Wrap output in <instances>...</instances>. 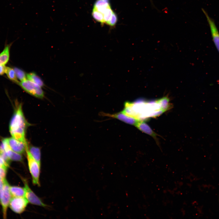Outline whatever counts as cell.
I'll return each instance as SVG.
<instances>
[{
    "mask_svg": "<svg viewBox=\"0 0 219 219\" xmlns=\"http://www.w3.org/2000/svg\"><path fill=\"white\" fill-rule=\"evenodd\" d=\"M29 124L26 119L21 104H16L14 112L10 121L9 130L12 137L25 144L26 129Z\"/></svg>",
    "mask_w": 219,
    "mask_h": 219,
    "instance_id": "obj_1",
    "label": "cell"
},
{
    "mask_svg": "<svg viewBox=\"0 0 219 219\" xmlns=\"http://www.w3.org/2000/svg\"><path fill=\"white\" fill-rule=\"evenodd\" d=\"M28 168L31 176L32 182L34 185L40 186V176L41 165L34 159L30 154L28 144L26 146V151Z\"/></svg>",
    "mask_w": 219,
    "mask_h": 219,
    "instance_id": "obj_2",
    "label": "cell"
},
{
    "mask_svg": "<svg viewBox=\"0 0 219 219\" xmlns=\"http://www.w3.org/2000/svg\"><path fill=\"white\" fill-rule=\"evenodd\" d=\"M18 84L27 92L36 97L42 99L44 97V92L41 87L29 80L19 82Z\"/></svg>",
    "mask_w": 219,
    "mask_h": 219,
    "instance_id": "obj_3",
    "label": "cell"
},
{
    "mask_svg": "<svg viewBox=\"0 0 219 219\" xmlns=\"http://www.w3.org/2000/svg\"><path fill=\"white\" fill-rule=\"evenodd\" d=\"M10 186L5 179L4 180V185L1 194L0 203L2 205L3 217L6 218L7 208L12 198L9 190Z\"/></svg>",
    "mask_w": 219,
    "mask_h": 219,
    "instance_id": "obj_4",
    "label": "cell"
},
{
    "mask_svg": "<svg viewBox=\"0 0 219 219\" xmlns=\"http://www.w3.org/2000/svg\"><path fill=\"white\" fill-rule=\"evenodd\" d=\"M22 180L24 186L25 197L29 203L33 205L43 207H47V205L43 203L41 199L38 197L30 187L27 180L24 179H22Z\"/></svg>",
    "mask_w": 219,
    "mask_h": 219,
    "instance_id": "obj_5",
    "label": "cell"
},
{
    "mask_svg": "<svg viewBox=\"0 0 219 219\" xmlns=\"http://www.w3.org/2000/svg\"><path fill=\"white\" fill-rule=\"evenodd\" d=\"M28 203L24 197H13L11 200L9 206L13 211L20 214L24 211Z\"/></svg>",
    "mask_w": 219,
    "mask_h": 219,
    "instance_id": "obj_6",
    "label": "cell"
},
{
    "mask_svg": "<svg viewBox=\"0 0 219 219\" xmlns=\"http://www.w3.org/2000/svg\"><path fill=\"white\" fill-rule=\"evenodd\" d=\"M210 26L212 38L217 51L219 53V32L214 20L208 15L207 12L202 9Z\"/></svg>",
    "mask_w": 219,
    "mask_h": 219,
    "instance_id": "obj_7",
    "label": "cell"
},
{
    "mask_svg": "<svg viewBox=\"0 0 219 219\" xmlns=\"http://www.w3.org/2000/svg\"><path fill=\"white\" fill-rule=\"evenodd\" d=\"M5 138L10 148L13 151L21 154L26 151L27 143L25 144L13 137Z\"/></svg>",
    "mask_w": 219,
    "mask_h": 219,
    "instance_id": "obj_8",
    "label": "cell"
},
{
    "mask_svg": "<svg viewBox=\"0 0 219 219\" xmlns=\"http://www.w3.org/2000/svg\"><path fill=\"white\" fill-rule=\"evenodd\" d=\"M101 114L105 116L115 118L126 123L134 125L139 120L134 118L128 116L122 112L113 114L102 113Z\"/></svg>",
    "mask_w": 219,
    "mask_h": 219,
    "instance_id": "obj_9",
    "label": "cell"
},
{
    "mask_svg": "<svg viewBox=\"0 0 219 219\" xmlns=\"http://www.w3.org/2000/svg\"><path fill=\"white\" fill-rule=\"evenodd\" d=\"M135 126L141 131L151 136L155 139H157V134L144 121L139 120Z\"/></svg>",
    "mask_w": 219,
    "mask_h": 219,
    "instance_id": "obj_10",
    "label": "cell"
},
{
    "mask_svg": "<svg viewBox=\"0 0 219 219\" xmlns=\"http://www.w3.org/2000/svg\"><path fill=\"white\" fill-rule=\"evenodd\" d=\"M110 5L109 2L104 0H96L95 2L93 8L102 13L103 14Z\"/></svg>",
    "mask_w": 219,
    "mask_h": 219,
    "instance_id": "obj_11",
    "label": "cell"
},
{
    "mask_svg": "<svg viewBox=\"0 0 219 219\" xmlns=\"http://www.w3.org/2000/svg\"><path fill=\"white\" fill-rule=\"evenodd\" d=\"M10 44L7 45L0 53V65H5L9 61Z\"/></svg>",
    "mask_w": 219,
    "mask_h": 219,
    "instance_id": "obj_12",
    "label": "cell"
},
{
    "mask_svg": "<svg viewBox=\"0 0 219 219\" xmlns=\"http://www.w3.org/2000/svg\"><path fill=\"white\" fill-rule=\"evenodd\" d=\"M28 149L33 158L41 165V153L40 148L31 145L28 146Z\"/></svg>",
    "mask_w": 219,
    "mask_h": 219,
    "instance_id": "obj_13",
    "label": "cell"
},
{
    "mask_svg": "<svg viewBox=\"0 0 219 219\" xmlns=\"http://www.w3.org/2000/svg\"><path fill=\"white\" fill-rule=\"evenodd\" d=\"M9 190L12 197H24L25 190L24 188L12 186H9Z\"/></svg>",
    "mask_w": 219,
    "mask_h": 219,
    "instance_id": "obj_14",
    "label": "cell"
},
{
    "mask_svg": "<svg viewBox=\"0 0 219 219\" xmlns=\"http://www.w3.org/2000/svg\"><path fill=\"white\" fill-rule=\"evenodd\" d=\"M10 161L22 162L23 157L21 154L16 152L11 149L5 151Z\"/></svg>",
    "mask_w": 219,
    "mask_h": 219,
    "instance_id": "obj_15",
    "label": "cell"
},
{
    "mask_svg": "<svg viewBox=\"0 0 219 219\" xmlns=\"http://www.w3.org/2000/svg\"><path fill=\"white\" fill-rule=\"evenodd\" d=\"M28 79L32 82L42 87L44 85L43 82L41 78L34 72L26 74Z\"/></svg>",
    "mask_w": 219,
    "mask_h": 219,
    "instance_id": "obj_16",
    "label": "cell"
},
{
    "mask_svg": "<svg viewBox=\"0 0 219 219\" xmlns=\"http://www.w3.org/2000/svg\"><path fill=\"white\" fill-rule=\"evenodd\" d=\"M156 103L160 106V109L164 112L168 110L170 107L169 100L166 97H164L158 100Z\"/></svg>",
    "mask_w": 219,
    "mask_h": 219,
    "instance_id": "obj_17",
    "label": "cell"
},
{
    "mask_svg": "<svg viewBox=\"0 0 219 219\" xmlns=\"http://www.w3.org/2000/svg\"><path fill=\"white\" fill-rule=\"evenodd\" d=\"M5 74L10 80L15 83H19V82L17 79L14 69L6 67Z\"/></svg>",
    "mask_w": 219,
    "mask_h": 219,
    "instance_id": "obj_18",
    "label": "cell"
},
{
    "mask_svg": "<svg viewBox=\"0 0 219 219\" xmlns=\"http://www.w3.org/2000/svg\"><path fill=\"white\" fill-rule=\"evenodd\" d=\"M93 18L98 22L104 24L103 14L95 9H93L92 13Z\"/></svg>",
    "mask_w": 219,
    "mask_h": 219,
    "instance_id": "obj_19",
    "label": "cell"
},
{
    "mask_svg": "<svg viewBox=\"0 0 219 219\" xmlns=\"http://www.w3.org/2000/svg\"><path fill=\"white\" fill-rule=\"evenodd\" d=\"M14 69L17 79L21 81L26 79V75L24 71L18 68H14Z\"/></svg>",
    "mask_w": 219,
    "mask_h": 219,
    "instance_id": "obj_20",
    "label": "cell"
},
{
    "mask_svg": "<svg viewBox=\"0 0 219 219\" xmlns=\"http://www.w3.org/2000/svg\"><path fill=\"white\" fill-rule=\"evenodd\" d=\"M113 11L111 7H109L103 14L104 23H106L110 19Z\"/></svg>",
    "mask_w": 219,
    "mask_h": 219,
    "instance_id": "obj_21",
    "label": "cell"
},
{
    "mask_svg": "<svg viewBox=\"0 0 219 219\" xmlns=\"http://www.w3.org/2000/svg\"><path fill=\"white\" fill-rule=\"evenodd\" d=\"M117 17L116 13L113 12L112 16L106 24L110 26L113 27L116 24L117 21Z\"/></svg>",
    "mask_w": 219,
    "mask_h": 219,
    "instance_id": "obj_22",
    "label": "cell"
},
{
    "mask_svg": "<svg viewBox=\"0 0 219 219\" xmlns=\"http://www.w3.org/2000/svg\"><path fill=\"white\" fill-rule=\"evenodd\" d=\"M9 166L4 160L0 156V167L8 168Z\"/></svg>",
    "mask_w": 219,
    "mask_h": 219,
    "instance_id": "obj_23",
    "label": "cell"
},
{
    "mask_svg": "<svg viewBox=\"0 0 219 219\" xmlns=\"http://www.w3.org/2000/svg\"><path fill=\"white\" fill-rule=\"evenodd\" d=\"M6 67L5 65H0V75H2L5 73Z\"/></svg>",
    "mask_w": 219,
    "mask_h": 219,
    "instance_id": "obj_24",
    "label": "cell"
},
{
    "mask_svg": "<svg viewBox=\"0 0 219 219\" xmlns=\"http://www.w3.org/2000/svg\"><path fill=\"white\" fill-rule=\"evenodd\" d=\"M4 180L0 178V203L1 196L4 185Z\"/></svg>",
    "mask_w": 219,
    "mask_h": 219,
    "instance_id": "obj_25",
    "label": "cell"
},
{
    "mask_svg": "<svg viewBox=\"0 0 219 219\" xmlns=\"http://www.w3.org/2000/svg\"><path fill=\"white\" fill-rule=\"evenodd\" d=\"M150 0V2H151V5H152L153 7H155V6L154 5L153 2L152 0Z\"/></svg>",
    "mask_w": 219,
    "mask_h": 219,
    "instance_id": "obj_26",
    "label": "cell"
},
{
    "mask_svg": "<svg viewBox=\"0 0 219 219\" xmlns=\"http://www.w3.org/2000/svg\"><path fill=\"white\" fill-rule=\"evenodd\" d=\"M104 0L107 2H109V0Z\"/></svg>",
    "mask_w": 219,
    "mask_h": 219,
    "instance_id": "obj_27",
    "label": "cell"
}]
</instances>
